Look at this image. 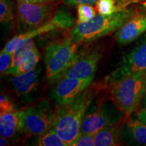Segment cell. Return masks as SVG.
Listing matches in <instances>:
<instances>
[{"instance_id":"cell-1","label":"cell","mask_w":146,"mask_h":146,"mask_svg":"<svg viewBox=\"0 0 146 146\" xmlns=\"http://www.w3.org/2000/svg\"><path fill=\"white\" fill-rule=\"evenodd\" d=\"M104 84L91 83L74 101L58 107L54 129L67 145H72L81 132L84 117Z\"/></svg>"},{"instance_id":"cell-2","label":"cell","mask_w":146,"mask_h":146,"mask_svg":"<svg viewBox=\"0 0 146 146\" xmlns=\"http://www.w3.org/2000/svg\"><path fill=\"white\" fill-rule=\"evenodd\" d=\"M105 85L108 88L110 99L127 121L145 95L146 72L132 73Z\"/></svg>"},{"instance_id":"cell-3","label":"cell","mask_w":146,"mask_h":146,"mask_svg":"<svg viewBox=\"0 0 146 146\" xmlns=\"http://www.w3.org/2000/svg\"><path fill=\"white\" fill-rule=\"evenodd\" d=\"M135 9L125 8L111 15L96 14L90 21L79 23L73 29L70 36L74 43H90L116 31L134 14Z\"/></svg>"},{"instance_id":"cell-4","label":"cell","mask_w":146,"mask_h":146,"mask_svg":"<svg viewBox=\"0 0 146 146\" xmlns=\"http://www.w3.org/2000/svg\"><path fill=\"white\" fill-rule=\"evenodd\" d=\"M72 36L50 43L45 49V74L50 83L62 78L78 59V47Z\"/></svg>"},{"instance_id":"cell-5","label":"cell","mask_w":146,"mask_h":146,"mask_svg":"<svg viewBox=\"0 0 146 146\" xmlns=\"http://www.w3.org/2000/svg\"><path fill=\"white\" fill-rule=\"evenodd\" d=\"M21 131L27 136L39 137L54 127V112L48 100L43 99L18 111Z\"/></svg>"},{"instance_id":"cell-6","label":"cell","mask_w":146,"mask_h":146,"mask_svg":"<svg viewBox=\"0 0 146 146\" xmlns=\"http://www.w3.org/2000/svg\"><path fill=\"white\" fill-rule=\"evenodd\" d=\"M92 104L84 117L80 133L96 134L104 128L120 123L124 119L123 112L111 99L99 98L96 104L93 106Z\"/></svg>"},{"instance_id":"cell-7","label":"cell","mask_w":146,"mask_h":146,"mask_svg":"<svg viewBox=\"0 0 146 146\" xmlns=\"http://www.w3.org/2000/svg\"><path fill=\"white\" fill-rule=\"evenodd\" d=\"M74 23H75V19L74 16L71 15V14L66 9L61 8L56 10L52 19L43 25L14 36L5 44L3 51L12 55L15 52L18 45L23 42L33 39L36 36L47 33L56 29L70 28L74 26Z\"/></svg>"},{"instance_id":"cell-8","label":"cell","mask_w":146,"mask_h":146,"mask_svg":"<svg viewBox=\"0 0 146 146\" xmlns=\"http://www.w3.org/2000/svg\"><path fill=\"white\" fill-rule=\"evenodd\" d=\"M56 1L29 3L16 1L20 21L31 29L42 26L52 18L57 6Z\"/></svg>"},{"instance_id":"cell-9","label":"cell","mask_w":146,"mask_h":146,"mask_svg":"<svg viewBox=\"0 0 146 146\" xmlns=\"http://www.w3.org/2000/svg\"><path fill=\"white\" fill-rule=\"evenodd\" d=\"M138 72H146V36L123 58L119 66L106 78L105 84Z\"/></svg>"},{"instance_id":"cell-10","label":"cell","mask_w":146,"mask_h":146,"mask_svg":"<svg viewBox=\"0 0 146 146\" xmlns=\"http://www.w3.org/2000/svg\"><path fill=\"white\" fill-rule=\"evenodd\" d=\"M94 78L62 77L52 91V98L58 107L70 104L93 83Z\"/></svg>"},{"instance_id":"cell-11","label":"cell","mask_w":146,"mask_h":146,"mask_svg":"<svg viewBox=\"0 0 146 146\" xmlns=\"http://www.w3.org/2000/svg\"><path fill=\"white\" fill-rule=\"evenodd\" d=\"M146 31V10H135L134 14L116 31L115 38L120 45L129 44Z\"/></svg>"},{"instance_id":"cell-12","label":"cell","mask_w":146,"mask_h":146,"mask_svg":"<svg viewBox=\"0 0 146 146\" xmlns=\"http://www.w3.org/2000/svg\"><path fill=\"white\" fill-rule=\"evenodd\" d=\"M102 56L101 52L98 50L80 54L78 59L63 77L94 78Z\"/></svg>"},{"instance_id":"cell-13","label":"cell","mask_w":146,"mask_h":146,"mask_svg":"<svg viewBox=\"0 0 146 146\" xmlns=\"http://www.w3.org/2000/svg\"><path fill=\"white\" fill-rule=\"evenodd\" d=\"M41 68L36 67L28 72L15 74L11 78V85L14 93L20 97H26L32 94L39 82Z\"/></svg>"},{"instance_id":"cell-14","label":"cell","mask_w":146,"mask_h":146,"mask_svg":"<svg viewBox=\"0 0 146 146\" xmlns=\"http://www.w3.org/2000/svg\"><path fill=\"white\" fill-rule=\"evenodd\" d=\"M122 122L108 126L98 131L95 134L96 146L120 145L122 142Z\"/></svg>"},{"instance_id":"cell-15","label":"cell","mask_w":146,"mask_h":146,"mask_svg":"<svg viewBox=\"0 0 146 146\" xmlns=\"http://www.w3.org/2000/svg\"><path fill=\"white\" fill-rule=\"evenodd\" d=\"M21 131L18 111L0 114V135L3 137L11 139Z\"/></svg>"},{"instance_id":"cell-16","label":"cell","mask_w":146,"mask_h":146,"mask_svg":"<svg viewBox=\"0 0 146 146\" xmlns=\"http://www.w3.org/2000/svg\"><path fill=\"white\" fill-rule=\"evenodd\" d=\"M39 60L40 53L36 45L34 44L24 53L16 72L14 75L24 74L32 70L33 69L36 68Z\"/></svg>"},{"instance_id":"cell-17","label":"cell","mask_w":146,"mask_h":146,"mask_svg":"<svg viewBox=\"0 0 146 146\" xmlns=\"http://www.w3.org/2000/svg\"><path fill=\"white\" fill-rule=\"evenodd\" d=\"M126 122L127 133L131 141L139 145H146V124L131 118Z\"/></svg>"},{"instance_id":"cell-18","label":"cell","mask_w":146,"mask_h":146,"mask_svg":"<svg viewBox=\"0 0 146 146\" xmlns=\"http://www.w3.org/2000/svg\"><path fill=\"white\" fill-rule=\"evenodd\" d=\"M36 145L39 146H68L56 132L54 127L39 136Z\"/></svg>"},{"instance_id":"cell-19","label":"cell","mask_w":146,"mask_h":146,"mask_svg":"<svg viewBox=\"0 0 146 146\" xmlns=\"http://www.w3.org/2000/svg\"><path fill=\"white\" fill-rule=\"evenodd\" d=\"M96 4L98 13L106 16L111 15L126 8L120 5L116 0H98Z\"/></svg>"},{"instance_id":"cell-20","label":"cell","mask_w":146,"mask_h":146,"mask_svg":"<svg viewBox=\"0 0 146 146\" xmlns=\"http://www.w3.org/2000/svg\"><path fill=\"white\" fill-rule=\"evenodd\" d=\"M14 18L13 5L11 0H0V21L3 25H8Z\"/></svg>"},{"instance_id":"cell-21","label":"cell","mask_w":146,"mask_h":146,"mask_svg":"<svg viewBox=\"0 0 146 146\" xmlns=\"http://www.w3.org/2000/svg\"><path fill=\"white\" fill-rule=\"evenodd\" d=\"M77 24L87 23L96 15V10L91 4H80L77 5Z\"/></svg>"},{"instance_id":"cell-22","label":"cell","mask_w":146,"mask_h":146,"mask_svg":"<svg viewBox=\"0 0 146 146\" xmlns=\"http://www.w3.org/2000/svg\"><path fill=\"white\" fill-rule=\"evenodd\" d=\"M12 55L1 51L0 54V72L1 76L7 74L12 65Z\"/></svg>"},{"instance_id":"cell-23","label":"cell","mask_w":146,"mask_h":146,"mask_svg":"<svg viewBox=\"0 0 146 146\" xmlns=\"http://www.w3.org/2000/svg\"><path fill=\"white\" fill-rule=\"evenodd\" d=\"M74 146H94L95 145V134L80 133L76 141L72 144Z\"/></svg>"},{"instance_id":"cell-24","label":"cell","mask_w":146,"mask_h":146,"mask_svg":"<svg viewBox=\"0 0 146 146\" xmlns=\"http://www.w3.org/2000/svg\"><path fill=\"white\" fill-rule=\"evenodd\" d=\"M16 111L15 106L8 96L1 94L0 96V114Z\"/></svg>"},{"instance_id":"cell-25","label":"cell","mask_w":146,"mask_h":146,"mask_svg":"<svg viewBox=\"0 0 146 146\" xmlns=\"http://www.w3.org/2000/svg\"><path fill=\"white\" fill-rule=\"evenodd\" d=\"M66 5H78L80 4H94L98 0H63Z\"/></svg>"},{"instance_id":"cell-26","label":"cell","mask_w":146,"mask_h":146,"mask_svg":"<svg viewBox=\"0 0 146 146\" xmlns=\"http://www.w3.org/2000/svg\"><path fill=\"white\" fill-rule=\"evenodd\" d=\"M137 116L139 120L146 124V108L140 109L137 113Z\"/></svg>"},{"instance_id":"cell-27","label":"cell","mask_w":146,"mask_h":146,"mask_svg":"<svg viewBox=\"0 0 146 146\" xmlns=\"http://www.w3.org/2000/svg\"><path fill=\"white\" fill-rule=\"evenodd\" d=\"M118 1V3H119L120 5L126 8L129 3H134V2H137V1H143V0H116Z\"/></svg>"},{"instance_id":"cell-28","label":"cell","mask_w":146,"mask_h":146,"mask_svg":"<svg viewBox=\"0 0 146 146\" xmlns=\"http://www.w3.org/2000/svg\"><path fill=\"white\" fill-rule=\"evenodd\" d=\"M16 1H23V2L29 3H44V2H54V0H16Z\"/></svg>"},{"instance_id":"cell-29","label":"cell","mask_w":146,"mask_h":146,"mask_svg":"<svg viewBox=\"0 0 146 146\" xmlns=\"http://www.w3.org/2000/svg\"><path fill=\"white\" fill-rule=\"evenodd\" d=\"M9 139H10L1 137V138H0V145L5 146V145H9V143H10V141H9Z\"/></svg>"},{"instance_id":"cell-30","label":"cell","mask_w":146,"mask_h":146,"mask_svg":"<svg viewBox=\"0 0 146 146\" xmlns=\"http://www.w3.org/2000/svg\"><path fill=\"white\" fill-rule=\"evenodd\" d=\"M145 107L146 108V93H145Z\"/></svg>"},{"instance_id":"cell-31","label":"cell","mask_w":146,"mask_h":146,"mask_svg":"<svg viewBox=\"0 0 146 146\" xmlns=\"http://www.w3.org/2000/svg\"><path fill=\"white\" fill-rule=\"evenodd\" d=\"M54 1H58V0H54Z\"/></svg>"}]
</instances>
